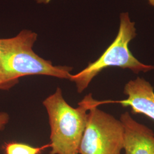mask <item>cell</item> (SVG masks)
Wrapping results in <instances>:
<instances>
[{
    "label": "cell",
    "instance_id": "1",
    "mask_svg": "<svg viewBox=\"0 0 154 154\" xmlns=\"http://www.w3.org/2000/svg\"><path fill=\"white\" fill-rule=\"evenodd\" d=\"M37 39V33L28 30L12 38L0 39V88H11L20 77L30 75L70 80L72 67L54 66L34 52Z\"/></svg>",
    "mask_w": 154,
    "mask_h": 154
},
{
    "label": "cell",
    "instance_id": "2",
    "mask_svg": "<svg viewBox=\"0 0 154 154\" xmlns=\"http://www.w3.org/2000/svg\"><path fill=\"white\" fill-rule=\"evenodd\" d=\"M95 100L89 94L74 108L66 102L60 88L45 99L51 128L50 154H79L88 111Z\"/></svg>",
    "mask_w": 154,
    "mask_h": 154
},
{
    "label": "cell",
    "instance_id": "3",
    "mask_svg": "<svg viewBox=\"0 0 154 154\" xmlns=\"http://www.w3.org/2000/svg\"><path fill=\"white\" fill-rule=\"evenodd\" d=\"M136 35L135 23L131 21L128 13H121L119 31L112 44L98 60L70 78V80L76 85L78 93H82L99 72L109 67L129 69L137 74L154 70V66L138 61L129 49V43Z\"/></svg>",
    "mask_w": 154,
    "mask_h": 154
},
{
    "label": "cell",
    "instance_id": "4",
    "mask_svg": "<svg viewBox=\"0 0 154 154\" xmlns=\"http://www.w3.org/2000/svg\"><path fill=\"white\" fill-rule=\"evenodd\" d=\"M95 100L88 112V120L79 147V154H121L125 129L120 119L98 107Z\"/></svg>",
    "mask_w": 154,
    "mask_h": 154
},
{
    "label": "cell",
    "instance_id": "5",
    "mask_svg": "<svg viewBox=\"0 0 154 154\" xmlns=\"http://www.w3.org/2000/svg\"><path fill=\"white\" fill-rule=\"evenodd\" d=\"M123 93L127 98L119 100L100 101V104L116 103L123 107H130L133 114H140L154 121V89L143 78L129 81L124 87Z\"/></svg>",
    "mask_w": 154,
    "mask_h": 154
},
{
    "label": "cell",
    "instance_id": "6",
    "mask_svg": "<svg viewBox=\"0 0 154 154\" xmlns=\"http://www.w3.org/2000/svg\"><path fill=\"white\" fill-rule=\"evenodd\" d=\"M125 129V154H154V132L142 123L136 121L129 112L120 117Z\"/></svg>",
    "mask_w": 154,
    "mask_h": 154
},
{
    "label": "cell",
    "instance_id": "7",
    "mask_svg": "<svg viewBox=\"0 0 154 154\" xmlns=\"http://www.w3.org/2000/svg\"><path fill=\"white\" fill-rule=\"evenodd\" d=\"M47 147H50V143L41 147H34L23 143L10 142L5 143L4 149L6 154H39Z\"/></svg>",
    "mask_w": 154,
    "mask_h": 154
},
{
    "label": "cell",
    "instance_id": "8",
    "mask_svg": "<svg viewBox=\"0 0 154 154\" xmlns=\"http://www.w3.org/2000/svg\"><path fill=\"white\" fill-rule=\"evenodd\" d=\"M9 121V116L4 112H0V130L4 129L6 125Z\"/></svg>",
    "mask_w": 154,
    "mask_h": 154
},
{
    "label": "cell",
    "instance_id": "9",
    "mask_svg": "<svg viewBox=\"0 0 154 154\" xmlns=\"http://www.w3.org/2000/svg\"><path fill=\"white\" fill-rule=\"evenodd\" d=\"M38 4H48L51 0H35Z\"/></svg>",
    "mask_w": 154,
    "mask_h": 154
},
{
    "label": "cell",
    "instance_id": "10",
    "mask_svg": "<svg viewBox=\"0 0 154 154\" xmlns=\"http://www.w3.org/2000/svg\"><path fill=\"white\" fill-rule=\"evenodd\" d=\"M149 2V4L151 5L154 6V0H148Z\"/></svg>",
    "mask_w": 154,
    "mask_h": 154
}]
</instances>
